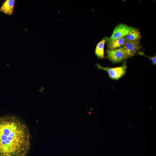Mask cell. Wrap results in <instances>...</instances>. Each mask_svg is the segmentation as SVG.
<instances>
[{
    "label": "cell",
    "mask_w": 156,
    "mask_h": 156,
    "mask_svg": "<svg viewBox=\"0 0 156 156\" xmlns=\"http://www.w3.org/2000/svg\"><path fill=\"white\" fill-rule=\"evenodd\" d=\"M107 55V58L114 63L119 62L126 59L123 47L113 49H108Z\"/></svg>",
    "instance_id": "5b68a950"
},
{
    "label": "cell",
    "mask_w": 156,
    "mask_h": 156,
    "mask_svg": "<svg viewBox=\"0 0 156 156\" xmlns=\"http://www.w3.org/2000/svg\"><path fill=\"white\" fill-rule=\"evenodd\" d=\"M95 65L98 68L105 70L111 79L115 80L119 79L124 75L127 68V66L125 63L121 66L112 68L103 67L98 63Z\"/></svg>",
    "instance_id": "7a4b0ae2"
},
{
    "label": "cell",
    "mask_w": 156,
    "mask_h": 156,
    "mask_svg": "<svg viewBox=\"0 0 156 156\" xmlns=\"http://www.w3.org/2000/svg\"><path fill=\"white\" fill-rule=\"evenodd\" d=\"M30 146L27 126L18 118L0 117V156H25Z\"/></svg>",
    "instance_id": "6da1fadb"
},
{
    "label": "cell",
    "mask_w": 156,
    "mask_h": 156,
    "mask_svg": "<svg viewBox=\"0 0 156 156\" xmlns=\"http://www.w3.org/2000/svg\"><path fill=\"white\" fill-rule=\"evenodd\" d=\"M108 38L105 37L96 45L95 50V53L97 57L99 59L104 57V45Z\"/></svg>",
    "instance_id": "52a82bcc"
},
{
    "label": "cell",
    "mask_w": 156,
    "mask_h": 156,
    "mask_svg": "<svg viewBox=\"0 0 156 156\" xmlns=\"http://www.w3.org/2000/svg\"><path fill=\"white\" fill-rule=\"evenodd\" d=\"M15 3L14 0H5L0 8V12L8 15H12L13 12Z\"/></svg>",
    "instance_id": "8992f818"
},
{
    "label": "cell",
    "mask_w": 156,
    "mask_h": 156,
    "mask_svg": "<svg viewBox=\"0 0 156 156\" xmlns=\"http://www.w3.org/2000/svg\"><path fill=\"white\" fill-rule=\"evenodd\" d=\"M126 42L125 36L114 40L108 44V49H113L122 47Z\"/></svg>",
    "instance_id": "9c48e42d"
},
{
    "label": "cell",
    "mask_w": 156,
    "mask_h": 156,
    "mask_svg": "<svg viewBox=\"0 0 156 156\" xmlns=\"http://www.w3.org/2000/svg\"><path fill=\"white\" fill-rule=\"evenodd\" d=\"M141 37L140 32L136 29L131 30L125 36L126 41L140 40Z\"/></svg>",
    "instance_id": "ba28073f"
},
{
    "label": "cell",
    "mask_w": 156,
    "mask_h": 156,
    "mask_svg": "<svg viewBox=\"0 0 156 156\" xmlns=\"http://www.w3.org/2000/svg\"><path fill=\"white\" fill-rule=\"evenodd\" d=\"M148 57L151 60L153 63L155 65H156V55H155L154 56L152 57Z\"/></svg>",
    "instance_id": "30bf717a"
},
{
    "label": "cell",
    "mask_w": 156,
    "mask_h": 156,
    "mask_svg": "<svg viewBox=\"0 0 156 156\" xmlns=\"http://www.w3.org/2000/svg\"><path fill=\"white\" fill-rule=\"evenodd\" d=\"M134 29L133 27L123 24L118 25L114 29L111 37L108 38L107 40L108 44L114 40L125 36Z\"/></svg>",
    "instance_id": "3957f363"
},
{
    "label": "cell",
    "mask_w": 156,
    "mask_h": 156,
    "mask_svg": "<svg viewBox=\"0 0 156 156\" xmlns=\"http://www.w3.org/2000/svg\"><path fill=\"white\" fill-rule=\"evenodd\" d=\"M140 40L126 41L122 47L126 59L135 55L140 47Z\"/></svg>",
    "instance_id": "277c9868"
}]
</instances>
